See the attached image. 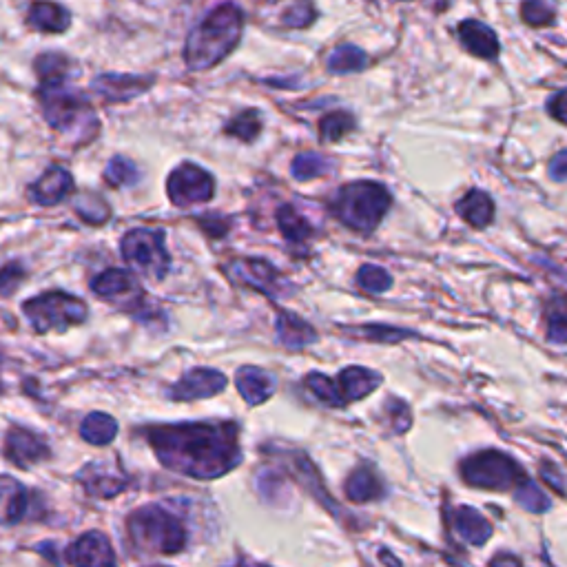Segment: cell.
<instances>
[{
    "label": "cell",
    "instance_id": "cell-10",
    "mask_svg": "<svg viewBox=\"0 0 567 567\" xmlns=\"http://www.w3.org/2000/svg\"><path fill=\"white\" fill-rule=\"evenodd\" d=\"M229 275L237 282L257 288V291L268 297H282L288 293L286 280L266 260H255V257L235 260L229 268Z\"/></svg>",
    "mask_w": 567,
    "mask_h": 567
},
{
    "label": "cell",
    "instance_id": "cell-36",
    "mask_svg": "<svg viewBox=\"0 0 567 567\" xmlns=\"http://www.w3.org/2000/svg\"><path fill=\"white\" fill-rule=\"evenodd\" d=\"M76 211L82 220L89 224H102L109 218V204L98 198L96 193H87L76 200Z\"/></svg>",
    "mask_w": 567,
    "mask_h": 567
},
{
    "label": "cell",
    "instance_id": "cell-34",
    "mask_svg": "<svg viewBox=\"0 0 567 567\" xmlns=\"http://www.w3.org/2000/svg\"><path fill=\"white\" fill-rule=\"evenodd\" d=\"M260 131H262V118L260 113L253 109L240 113V116L233 118L229 125H226V133H229V136H235L244 142H253L257 136H260Z\"/></svg>",
    "mask_w": 567,
    "mask_h": 567
},
{
    "label": "cell",
    "instance_id": "cell-13",
    "mask_svg": "<svg viewBox=\"0 0 567 567\" xmlns=\"http://www.w3.org/2000/svg\"><path fill=\"white\" fill-rule=\"evenodd\" d=\"M5 455L9 461L16 463V466L27 468L29 463L47 459L49 448H47V443L38 435H34L32 430L12 428L5 441Z\"/></svg>",
    "mask_w": 567,
    "mask_h": 567
},
{
    "label": "cell",
    "instance_id": "cell-15",
    "mask_svg": "<svg viewBox=\"0 0 567 567\" xmlns=\"http://www.w3.org/2000/svg\"><path fill=\"white\" fill-rule=\"evenodd\" d=\"M74 189V178L63 167H51L43 173V178L32 187V200L40 206H54L60 200H65L69 191Z\"/></svg>",
    "mask_w": 567,
    "mask_h": 567
},
{
    "label": "cell",
    "instance_id": "cell-37",
    "mask_svg": "<svg viewBox=\"0 0 567 567\" xmlns=\"http://www.w3.org/2000/svg\"><path fill=\"white\" fill-rule=\"evenodd\" d=\"M517 503L521 505V508L536 512V514H541L550 508V499L545 497V492L530 479L523 481L517 488Z\"/></svg>",
    "mask_w": 567,
    "mask_h": 567
},
{
    "label": "cell",
    "instance_id": "cell-23",
    "mask_svg": "<svg viewBox=\"0 0 567 567\" xmlns=\"http://www.w3.org/2000/svg\"><path fill=\"white\" fill-rule=\"evenodd\" d=\"M457 211L474 229H483L494 218V202L488 193L474 189L466 193V198L457 202Z\"/></svg>",
    "mask_w": 567,
    "mask_h": 567
},
{
    "label": "cell",
    "instance_id": "cell-17",
    "mask_svg": "<svg viewBox=\"0 0 567 567\" xmlns=\"http://www.w3.org/2000/svg\"><path fill=\"white\" fill-rule=\"evenodd\" d=\"M379 384H381L379 373H375V370H368V368H359V366L344 368L337 377V388H339V393H342L346 404H350V401H357V399H364L366 395L373 393Z\"/></svg>",
    "mask_w": 567,
    "mask_h": 567
},
{
    "label": "cell",
    "instance_id": "cell-3",
    "mask_svg": "<svg viewBox=\"0 0 567 567\" xmlns=\"http://www.w3.org/2000/svg\"><path fill=\"white\" fill-rule=\"evenodd\" d=\"M127 530L133 548L147 554H178L187 545L182 521L156 503L133 512Z\"/></svg>",
    "mask_w": 567,
    "mask_h": 567
},
{
    "label": "cell",
    "instance_id": "cell-2",
    "mask_svg": "<svg viewBox=\"0 0 567 567\" xmlns=\"http://www.w3.org/2000/svg\"><path fill=\"white\" fill-rule=\"evenodd\" d=\"M244 12L235 3L211 9L193 29L184 47V60L191 71H206L231 54L242 38Z\"/></svg>",
    "mask_w": 567,
    "mask_h": 567
},
{
    "label": "cell",
    "instance_id": "cell-1",
    "mask_svg": "<svg viewBox=\"0 0 567 567\" xmlns=\"http://www.w3.org/2000/svg\"><path fill=\"white\" fill-rule=\"evenodd\" d=\"M149 446L164 468L193 479H218L242 459L233 421H200L147 430Z\"/></svg>",
    "mask_w": 567,
    "mask_h": 567
},
{
    "label": "cell",
    "instance_id": "cell-8",
    "mask_svg": "<svg viewBox=\"0 0 567 567\" xmlns=\"http://www.w3.org/2000/svg\"><path fill=\"white\" fill-rule=\"evenodd\" d=\"M122 255L127 264L151 277L167 275L169 271V253L164 249V233L151 229H136L122 237Z\"/></svg>",
    "mask_w": 567,
    "mask_h": 567
},
{
    "label": "cell",
    "instance_id": "cell-40",
    "mask_svg": "<svg viewBox=\"0 0 567 567\" xmlns=\"http://www.w3.org/2000/svg\"><path fill=\"white\" fill-rule=\"evenodd\" d=\"M20 280H23V266L7 264L0 268V295H12Z\"/></svg>",
    "mask_w": 567,
    "mask_h": 567
},
{
    "label": "cell",
    "instance_id": "cell-28",
    "mask_svg": "<svg viewBox=\"0 0 567 567\" xmlns=\"http://www.w3.org/2000/svg\"><path fill=\"white\" fill-rule=\"evenodd\" d=\"M277 224H280V231L288 242L300 244L311 237V224H308L300 213H297L293 206H282L280 213H277Z\"/></svg>",
    "mask_w": 567,
    "mask_h": 567
},
{
    "label": "cell",
    "instance_id": "cell-12",
    "mask_svg": "<svg viewBox=\"0 0 567 567\" xmlns=\"http://www.w3.org/2000/svg\"><path fill=\"white\" fill-rule=\"evenodd\" d=\"M65 559L71 565H113L116 563V554L111 550L109 539L102 532H87L80 539L69 545L65 552Z\"/></svg>",
    "mask_w": 567,
    "mask_h": 567
},
{
    "label": "cell",
    "instance_id": "cell-45",
    "mask_svg": "<svg viewBox=\"0 0 567 567\" xmlns=\"http://www.w3.org/2000/svg\"><path fill=\"white\" fill-rule=\"evenodd\" d=\"M550 178L556 180V182H567V149L561 151V153H556V156L552 158L550 162Z\"/></svg>",
    "mask_w": 567,
    "mask_h": 567
},
{
    "label": "cell",
    "instance_id": "cell-27",
    "mask_svg": "<svg viewBox=\"0 0 567 567\" xmlns=\"http://www.w3.org/2000/svg\"><path fill=\"white\" fill-rule=\"evenodd\" d=\"M133 277L129 271H122V268H107L105 273H100L98 277H94V282H91V291L100 297H120L129 293L133 288Z\"/></svg>",
    "mask_w": 567,
    "mask_h": 567
},
{
    "label": "cell",
    "instance_id": "cell-31",
    "mask_svg": "<svg viewBox=\"0 0 567 567\" xmlns=\"http://www.w3.org/2000/svg\"><path fill=\"white\" fill-rule=\"evenodd\" d=\"M521 18L530 27H545L552 25L556 18V7L552 0H523Z\"/></svg>",
    "mask_w": 567,
    "mask_h": 567
},
{
    "label": "cell",
    "instance_id": "cell-29",
    "mask_svg": "<svg viewBox=\"0 0 567 567\" xmlns=\"http://www.w3.org/2000/svg\"><path fill=\"white\" fill-rule=\"evenodd\" d=\"M85 474H89V479H82V483H85L87 490L91 494H96V497L111 499L127 488L125 479L113 477L109 472H98L96 468H87Z\"/></svg>",
    "mask_w": 567,
    "mask_h": 567
},
{
    "label": "cell",
    "instance_id": "cell-38",
    "mask_svg": "<svg viewBox=\"0 0 567 567\" xmlns=\"http://www.w3.org/2000/svg\"><path fill=\"white\" fill-rule=\"evenodd\" d=\"M105 180L111 184V187H125V184H133L138 180L136 164L127 158H113L107 164Z\"/></svg>",
    "mask_w": 567,
    "mask_h": 567
},
{
    "label": "cell",
    "instance_id": "cell-32",
    "mask_svg": "<svg viewBox=\"0 0 567 567\" xmlns=\"http://www.w3.org/2000/svg\"><path fill=\"white\" fill-rule=\"evenodd\" d=\"M353 127H355V120L350 113L335 111V113H328V116L319 122V136H322V140L326 142H337V140H342L346 133L353 131Z\"/></svg>",
    "mask_w": 567,
    "mask_h": 567
},
{
    "label": "cell",
    "instance_id": "cell-11",
    "mask_svg": "<svg viewBox=\"0 0 567 567\" xmlns=\"http://www.w3.org/2000/svg\"><path fill=\"white\" fill-rule=\"evenodd\" d=\"M224 388H226V377L220 373V370L195 368L189 370V373L171 388L169 397L175 401H193V399L218 395Z\"/></svg>",
    "mask_w": 567,
    "mask_h": 567
},
{
    "label": "cell",
    "instance_id": "cell-21",
    "mask_svg": "<svg viewBox=\"0 0 567 567\" xmlns=\"http://www.w3.org/2000/svg\"><path fill=\"white\" fill-rule=\"evenodd\" d=\"M149 87V80H144L140 76H100L94 82V89L98 94L111 100V102H122V100H131L133 96L142 94L144 89Z\"/></svg>",
    "mask_w": 567,
    "mask_h": 567
},
{
    "label": "cell",
    "instance_id": "cell-33",
    "mask_svg": "<svg viewBox=\"0 0 567 567\" xmlns=\"http://www.w3.org/2000/svg\"><path fill=\"white\" fill-rule=\"evenodd\" d=\"M306 386L311 388L313 395H315L319 401H324V404L335 406V408L346 406V401H344L342 393H339V388H337V381L328 379L326 375L311 373V375L306 377Z\"/></svg>",
    "mask_w": 567,
    "mask_h": 567
},
{
    "label": "cell",
    "instance_id": "cell-7",
    "mask_svg": "<svg viewBox=\"0 0 567 567\" xmlns=\"http://www.w3.org/2000/svg\"><path fill=\"white\" fill-rule=\"evenodd\" d=\"M23 313L38 333H49V331L63 333L69 326L85 322L89 308L74 295L51 291L25 302Z\"/></svg>",
    "mask_w": 567,
    "mask_h": 567
},
{
    "label": "cell",
    "instance_id": "cell-25",
    "mask_svg": "<svg viewBox=\"0 0 567 567\" xmlns=\"http://www.w3.org/2000/svg\"><path fill=\"white\" fill-rule=\"evenodd\" d=\"M118 435L116 419L105 415V412H91V415L82 421L80 437L91 446H107Z\"/></svg>",
    "mask_w": 567,
    "mask_h": 567
},
{
    "label": "cell",
    "instance_id": "cell-39",
    "mask_svg": "<svg viewBox=\"0 0 567 567\" xmlns=\"http://www.w3.org/2000/svg\"><path fill=\"white\" fill-rule=\"evenodd\" d=\"M328 164L322 156H317V153H300L293 160V175L297 180H313L319 178V175L326 173Z\"/></svg>",
    "mask_w": 567,
    "mask_h": 567
},
{
    "label": "cell",
    "instance_id": "cell-43",
    "mask_svg": "<svg viewBox=\"0 0 567 567\" xmlns=\"http://www.w3.org/2000/svg\"><path fill=\"white\" fill-rule=\"evenodd\" d=\"M313 7L311 5H306V7H297L295 12L291 9V12H286L282 16V23L288 25V27H306L308 23H313Z\"/></svg>",
    "mask_w": 567,
    "mask_h": 567
},
{
    "label": "cell",
    "instance_id": "cell-16",
    "mask_svg": "<svg viewBox=\"0 0 567 567\" xmlns=\"http://www.w3.org/2000/svg\"><path fill=\"white\" fill-rule=\"evenodd\" d=\"M29 508V494L23 483L12 477H0V523L14 525L25 519Z\"/></svg>",
    "mask_w": 567,
    "mask_h": 567
},
{
    "label": "cell",
    "instance_id": "cell-4",
    "mask_svg": "<svg viewBox=\"0 0 567 567\" xmlns=\"http://www.w3.org/2000/svg\"><path fill=\"white\" fill-rule=\"evenodd\" d=\"M38 98L47 122L58 131L71 133L82 129L89 133V127L96 129L98 125L94 109H91L85 96H80L76 89L69 87L67 76L40 80Z\"/></svg>",
    "mask_w": 567,
    "mask_h": 567
},
{
    "label": "cell",
    "instance_id": "cell-20",
    "mask_svg": "<svg viewBox=\"0 0 567 567\" xmlns=\"http://www.w3.org/2000/svg\"><path fill=\"white\" fill-rule=\"evenodd\" d=\"M29 25L40 29V32L47 34H60L67 32V27L71 25V14L63 5L49 3V0H38V3L32 5L29 9Z\"/></svg>",
    "mask_w": 567,
    "mask_h": 567
},
{
    "label": "cell",
    "instance_id": "cell-6",
    "mask_svg": "<svg viewBox=\"0 0 567 567\" xmlns=\"http://www.w3.org/2000/svg\"><path fill=\"white\" fill-rule=\"evenodd\" d=\"M461 477L474 488L512 490L528 481V474L512 457L497 450H481L461 461Z\"/></svg>",
    "mask_w": 567,
    "mask_h": 567
},
{
    "label": "cell",
    "instance_id": "cell-30",
    "mask_svg": "<svg viewBox=\"0 0 567 567\" xmlns=\"http://www.w3.org/2000/svg\"><path fill=\"white\" fill-rule=\"evenodd\" d=\"M545 317H548L550 342L565 344L567 342V295L554 297V300L548 304Z\"/></svg>",
    "mask_w": 567,
    "mask_h": 567
},
{
    "label": "cell",
    "instance_id": "cell-26",
    "mask_svg": "<svg viewBox=\"0 0 567 567\" xmlns=\"http://www.w3.org/2000/svg\"><path fill=\"white\" fill-rule=\"evenodd\" d=\"M366 65L368 56L364 54V49L348 43L335 47L326 60V67L333 74H355V71H362Z\"/></svg>",
    "mask_w": 567,
    "mask_h": 567
},
{
    "label": "cell",
    "instance_id": "cell-24",
    "mask_svg": "<svg viewBox=\"0 0 567 567\" xmlns=\"http://www.w3.org/2000/svg\"><path fill=\"white\" fill-rule=\"evenodd\" d=\"M381 492H384V488H381L379 477L366 466L357 468L353 474H350V479L346 481L348 499L355 501V503L375 501V499L381 497Z\"/></svg>",
    "mask_w": 567,
    "mask_h": 567
},
{
    "label": "cell",
    "instance_id": "cell-9",
    "mask_svg": "<svg viewBox=\"0 0 567 567\" xmlns=\"http://www.w3.org/2000/svg\"><path fill=\"white\" fill-rule=\"evenodd\" d=\"M167 191L173 204L191 206V204L209 202L213 198L215 182L211 178V173H206L204 169L187 162L171 173V178L167 182Z\"/></svg>",
    "mask_w": 567,
    "mask_h": 567
},
{
    "label": "cell",
    "instance_id": "cell-41",
    "mask_svg": "<svg viewBox=\"0 0 567 567\" xmlns=\"http://www.w3.org/2000/svg\"><path fill=\"white\" fill-rule=\"evenodd\" d=\"M366 339H375V342H399V339H406V335H412L408 331H395V328H359Z\"/></svg>",
    "mask_w": 567,
    "mask_h": 567
},
{
    "label": "cell",
    "instance_id": "cell-22",
    "mask_svg": "<svg viewBox=\"0 0 567 567\" xmlns=\"http://www.w3.org/2000/svg\"><path fill=\"white\" fill-rule=\"evenodd\" d=\"M277 335H280V342L286 348L295 350L313 344L317 339V333L313 331L311 324H306L302 317L286 311H280V315H277Z\"/></svg>",
    "mask_w": 567,
    "mask_h": 567
},
{
    "label": "cell",
    "instance_id": "cell-5",
    "mask_svg": "<svg viewBox=\"0 0 567 567\" xmlns=\"http://www.w3.org/2000/svg\"><path fill=\"white\" fill-rule=\"evenodd\" d=\"M390 209V193L377 182H353L339 189L333 211L348 229L373 233Z\"/></svg>",
    "mask_w": 567,
    "mask_h": 567
},
{
    "label": "cell",
    "instance_id": "cell-14",
    "mask_svg": "<svg viewBox=\"0 0 567 567\" xmlns=\"http://www.w3.org/2000/svg\"><path fill=\"white\" fill-rule=\"evenodd\" d=\"M457 34L463 49L470 51L472 56L483 60H494L499 56V38L488 25H483L481 20H463Z\"/></svg>",
    "mask_w": 567,
    "mask_h": 567
},
{
    "label": "cell",
    "instance_id": "cell-35",
    "mask_svg": "<svg viewBox=\"0 0 567 567\" xmlns=\"http://www.w3.org/2000/svg\"><path fill=\"white\" fill-rule=\"evenodd\" d=\"M357 284L368 293H384V291H388L390 286H393V277H390V273L384 271L381 266L366 264V266L359 268Z\"/></svg>",
    "mask_w": 567,
    "mask_h": 567
},
{
    "label": "cell",
    "instance_id": "cell-18",
    "mask_svg": "<svg viewBox=\"0 0 567 567\" xmlns=\"http://www.w3.org/2000/svg\"><path fill=\"white\" fill-rule=\"evenodd\" d=\"M452 528L470 545H483L492 536V525L488 519H483L477 510L468 508V505H459L452 512Z\"/></svg>",
    "mask_w": 567,
    "mask_h": 567
},
{
    "label": "cell",
    "instance_id": "cell-42",
    "mask_svg": "<svg viewBox=\"0 0 567 567\" xmlns=\"http://www.w3.org/2000/svg\"><path fill=\"white\" fill-rule=\"evenodd\" d=\"M388 406H390L388 412H390V415H393V426H395V430H399V432L408 430V426H410V410H408V406L404 404V401L390 399Z\"/></svg>",
    "mask_w": 567,
    "mask_h": 567
},
{
    "label": "cell",
    "instance_id": "cell-19",
    "mask_svg": "<svg viewBox=\"0 0 567 567\" xmlns=\"http://www.w3.org/2000/svg\"><path fill=\"white\" fill-rule=\"evenodd\" d=\"M235 381H237V390H240L242 397L246 399V404H251V406L264 404V401L275 393L273 377L266 375L260 368H253V366L240 368Z\"/></svg>",
    "mask_w": 567,
    "mask_h": 567
},
{
    "label": "cell",
    "instance_id": "cell-44",
    "mask_svg": "<svg viewBox=\"0 0 567 567\" xmlns=\"http://www.w3.org/2000/svg\"><path fill=\"white\" fill-rule=\"evenodd\" d=\"M548 111H550V116L554 120H559V122H563V125H567V89L559 91V94H554L550 98Z\"/></svg>",
    "mask_w": 567,
    "mask_h": 567
}]
</instances>
